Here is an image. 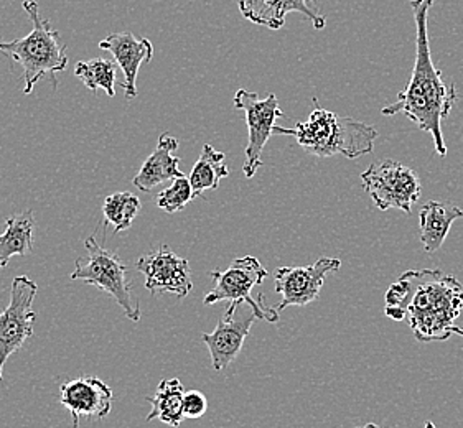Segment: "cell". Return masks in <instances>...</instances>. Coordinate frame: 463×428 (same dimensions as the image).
Listing matches in <instances>:
<instances>
[{"label": "cell", "instance_id": "6da1fadb", "mask_svg": "<svg viewBox=\"0 0 463 428\" xmlns=\"http://www.w3.org/2000/svg\"><path fill=\"white\" fill-rule=\"evenodd\" d=\"M386 317L401 321L420 343L445 341L463 310V285L442 270H408L384 295Z\"/></svg>", "mask_w": 463, "mask_h": 428}, {"label": "cell", "instance_id": "7a4b0ae2", "mask_svg": "<svg viewBox=\"0 0 463 428\" xmlns=\"http://www.w3.org/2000/svg\"><path fill=\"white\" fill-rule=\"evenodd\" d=\"M436 0H411V7L416 17V65L408 86L399 93L396 103L386 104L383 116L404 114L422 132H429L434 139L436 152L440 157L447 155L442 121L457 101V88L454 83H445L444 75L437 70L430 55L429 43V12Z\"/></svg>", "mask_w": 463, "mask_h": 428}, {"label": "cell", "instance_id": "3957f363", "mask_svg": "<svg viewBox=\"0 0 463 428\" xmlns=\"http://www.w3.org/2000/svg\"><path fill=\"white\" fill-rule=\"evenodd\" d=\"M314 103L317 107L307 121L298 122L294 129L276 126L274 132L296 137L298 145L307 154L322 159L334 155L358 159L373 152L374 140L378 137V131L374 127L322 109L317 99H314Z\"/></svg>", "mask_w": 463, "mask_h": 428}, {"label": "cell", "instance_id": "277c9868", "mask_svg": "<svg viewBox=\"0 0 463 428\" xmlns=\"http://www.w3.org/2000/svg\"><path fill=\"white\" fill-rule=\"evenodd\" d=\"M22 7L27 12L33 28L27 37L19 40L5 42L0 38V53L24 68V94H32L40 79L50 78L55 81L56 73L65 71L68 55L58 30L50 20L40 17L37 2L25 0Z\"/></svg>", "mask_w": 463, "mask_h": 428}, {"label": "cell", "instance_id": "5b68a950", "mask_svg": "<svg viewBox=\"0 0 463 428\" xmlns=\"http://www.w3.org/2000/svg\"><path fill=\"white\" fill-rule=\"evenodd\" d=\"M84 247L88 251V259H76L71 279L81 280L109 293L124 310L126 317L132 321H139L142 310L139 300L134 295V287L128 279L129 267L116 252L102 247L94 236L84 241Z\"/></svg>", "mask_w": 463, "mask_h": 428}, {"label": "cell", "instance_id": "8992f818", "mask_svg": "<svg viewBox=\"0 0 463 428\" xmlns=\"http://www.w3.org/2000/svg\"><path fill=\"white\" fill-rule=\"evenodd\" d=\"M210 277L213 279L214 287L206 293L204 305H214L218 302H230L226 312L222 315H234L242 303H248L252 312L260 320H266L270 323H278L279 312L264 305V295L260 298L250 297V292L254 287L260 285L268 279L269 272L262 267L260 259L246 256L234 259L226 270H213L210 272Z\"/></svg>", "mask_w": 463, "mask_h": 428}, {"label": "cell", "instance_id": "52a82bcc", "mask_svg": "<svg viewBox=\"0 0 463 428\" xmlns=\"http://www.w3.org/2000/svg\"><path fill=\"white\" fill-rule=\"evenodd\" d=\"M362 181L364 191L381 211L399 209L411 214L412 205L420 198V178L398 160L371 163L363 172Z\"/></svg>", "mask_w": 463, "mask_h": 428}, {"label": "cell", "instance_id": "ba28073f", "mask_svg": "<svg viewBox=\"0 0 463 428\" xmlns=\"http://www.w3.org/2000/svg\"><path fill=\"white\" fill-rule=\"evenodd\" d=\"M38 285L27 275L15 277L10 285V302L0 313V382L2 371L10 356L19 351L33 335L35 312L32 310Z\"/></svg>", "mask_w": 463, "mask_h": 428}, {"label": "cell", "instance_id": "9c48e42d", "mask_svg": "<svg viewBox=\"0 0 463 428\" xmlns=\"http://www.w3.org/2000/svg\"><path fill=\"white\" fill-rule=\"evenodd\" d=\"M234 107L241 109L246 116L248 145L244 150L246 162L242 172L246 178H252L264 165L262 150L266 147L270 135L276 134V121L284 116V112L279 107L276 94H269L266 99H260L258 94L250 93L246 89H240L234 94Z\"/></svg>", "mask_w": 463, "mask_h": 428}, {"label": "cell", "instance_id": "30bf717a", "mask_svg": "<svg viewBox=\"0 0 463 428\" xmlns=\"http://www.w3.org/2000/svg\"><path fill=\"white\" fill-rule=\"evenodd\" d=\"M342 267L340 259L322 257L304 267H279L274 272L276 292L282 295L278 312L288 307H306L320 297L325 277Z\"/></svg>", "mask_w": 463, "mask_h": 428}, {"label": "cell", "instance_id": "8fae6325", "mask_svg": "<svg viewBox=\"0 0 463 428\" xmlns=\"http://www.w3.org/2000/svg\"><path fill=\"white\" fill-rule=\"evenodd\" d=\"M136 267L146 275V289L152 295L172 293L184 298L194 289L190 264L168 246H160L142 256Z\"/></svg>", "mask_w": 463, "mask_h": 428}, {"label": "cell", "instance_id": "7c38bea8", "mask_svg": "<svg viewBox=\"0 0 463 428\" xmlns=\"http://www.w3.org/2000/svg\"><path fill=\"white\" fill-rule=\"evenodd\" d=\"M112 389L99 377L84 376L60 386V402L73 417V428L81 419H106L112 409Z\"/></svg>", "mask_w": 463, "mask_h": 428}, {"label": "cell", "instance_id": "4fadbf2b", "mask_svg": "<svg viewBox=\"0 0 463 428\" xmlns=\"http://www.w3.org/2000/svg\"><path fill=\"white\" fill-rule=\"evenodd\" d=\"M99 48L114 56L116 65L124 73V81L121 84L124 94L128 99H134L137 96L136 83L140 66L152 61L154 45L147 38H137L130 32H119L111 33L109 37L99 42Z\"/></svg>", "mask_w": 463, "mask_h": 428}, {"label": "cell", "instance_id": "5bb4252c", "mask_svg": "<svg viewBox=\"0 0 463 428\" xmlns=\"http://www.w3.org/2000/svg\"><path fill=\"white\" fill-rule=\"evenodd\" d=\"M238 7L244 19L270 30L284 27L290 12L302 14L317 30H324L326 25L317 0H238Z\"/></svg>", "mask_w": 463, "mask_h": 428}, {"label": "cell", "instance_id": "9a60e30c", "mask_svg": "<svg viewBox=\"0 0 463 428\" xmlns=\"http://www.w3.org/2000/svg\"><path fill=\"white\" fill-rule=\"evenodd\" d=\"M260 320L256 312L250 315L236 318L234 315H222V320L212 333H203L202 340L210 351L214 371H222L241 353L242 345L250 336V326Z\"/></svg>", "mask_w": 463, "mask_h": 428}, {"label": "cell", "instance_id": "2e32d148", "mask_svg": "<svg viewBox=\"0 0 463 428\" xmlns=\"http://www.w3.org/2000/svg\"><path fill=\"white\" fill-rule=\"evenodd\" d=\"M176 149L178 140L170 134H162L158 137L154 154H150L148 159H146L139 173L132 180V185L147 193L165 181H174L176 178L184 177V173L178 168L180 159L174 155Z\"/></svg>", "mask_w": 463, "mask_h": 428}, {"label": "cell", "instance_id": "e0dca14e", "mask_svg": "<svg viewBox=\"0 0 463 428\" xmlns=\"http://www.w3.org/2000/svg\"><path fill=\"white\" fill-rule=\"evenodd\" d=\"M460 218H463V209L457 206L442 201H427L419 213L420 241L424 251L429 254L439 251L444 246L452 224Z\"/></svg>", "mask_w": 463, "mask_h": 428}, {"label": "cell", "instance_id": "ac0fdd59", "mask_svg": "<svg viewBox=\"0 0 463 428\" xmlns=\"http://www.w3.org/2000/svg\"><path fill=\"white\" fill-rule=\"evenodd\" d=\"M33 231L35 216L30 209L7 219V229L0 234V269L7 267L12 257L33 251Z\"/></svg>", "mask_w": 463, "mask_h": 428}, {"label": "cell", "instance_id": "d6986e66", "mask_svg": "<svg viewBox=\"0 0 463 428\" xmlns=\"http://www.w3.org/2000/svg\"><path fill=\"white\" fill-rule=\"evenodd\" d=\"M184 386L180 379H165L158 384L157 391L146 401L152 405L147 422L158 419L170 427H178L184 415Z\"/></svg>", "mask_w": 463, "mask_h": 428}, {"label": "cell", "instance_id": "ffe728a7", "mask_svg": "<svg viewBox=\"0 0 463 428\" xmlns=\"http://www.w3.org/2000/svg\"><path fill=\"white\" fill-rule=\"evenodd\" d=\"M230 177V168L226 165V155L204 144L200 157L190 173V185L195 198H202L204 191L220 187L222 178Z\"/></svg>", "mask_w": 463, "mask_h": 428}, {"label": "cell", "instance_id": "44dd1931", "mask_svg": "<svg viewBox=\"0 0 463 428\" xmlns=\"http://www.w3.org/2000/svg\"><path fill=\"white\" fill-rule=\"evenodd\" d=\"M116 61L94 58L90 61H78L74 66V76L91 91L98 93L102 89L109 98L116 96Z\"/></svg>", "mask_w": 463, "mask_h": 428}, {"label": "cell", "instance_id": "7402d4cb", "mask_svg": "<svg viewBox=\"0 0 463 428\" xmlns=\"http://www.w3.org/2000/svg\"><path fill=\"white\" fill-rule=\"evenodd\" d=\"M140 211V200L129 191H119L104 200L102 213L106 223L112 226L114 233L129 229Z\"/></svg>", "mask_w": 463, "mask_h": 428}, {"label": "cell", "instance_id": "603a6c76", "mask_svg": "<svg viewBox=\"0 0 463 428\" xmlns=\"http://www.w3.org/2000/svg\"><path fill=\"white\" fill-rule=\"evenodd\" d=\"M156 198H157L156 203L160 209H164L165 213L174 214L184 209L195 196H194L190 180L184 175V177L174 180L172 187L165 188Z\"/></svg>", "mask_w": 463, "mask_h": 428}, {"label": "cell", "instance_id": "cb8c5ba5", "mask_svg": "<svg viewBox=\"0 0 463 428\" xmlns=\"http://www.w3.org/2000/svg\"><path fill=\"white\" fill-rule=\"evenodd\" d=\"M208 410V401L203 392L186 391L184 395V415L185 419H202Z\"/></svg>", "mask_w": 463, "mask_h": 428}, {"label": "cell", "instance_id": "d4e9b609", "mask_svg": "<svg viewBox=\"0 0 463 428\" xmlns=\"http://www.w3.org/2000/svg\"><path fill=\"white\" fill-rule=\"evenodd\" d=\"M452 333H455V335L462 336L463 338V326H454Z\"/></svg>", "mask_w": 463, "mask_h": 428}, {"label": "cell", "instance_id": "484cf974", "mask_svg": "<svg viewBox=\"0 0 463 428\" xmlns=\"http://www.w3.org/2000/svg\"><path fill=\"white\" fill-rule=\"evenodd\" d=\"M356 428H380L376 423H373V422H370V423H366L364 427H356Z\"/></svg>", "mask_w": 463, "mask_h": 428}, {"label": "cell", "instance_id": "4316f807", "mask_svg": "<svg viewBox=\"0 0 463 428\" xmlns=\"http://www.w3.org/2000/svg\"><path fill=\"white\" fill-rule=\"evenodd\" d=\"M424 428H436V425L430 422V420H427L426 425H424Z\"/></svg>", "mask_w": 463, "mask_h": 428}]
</instances>
